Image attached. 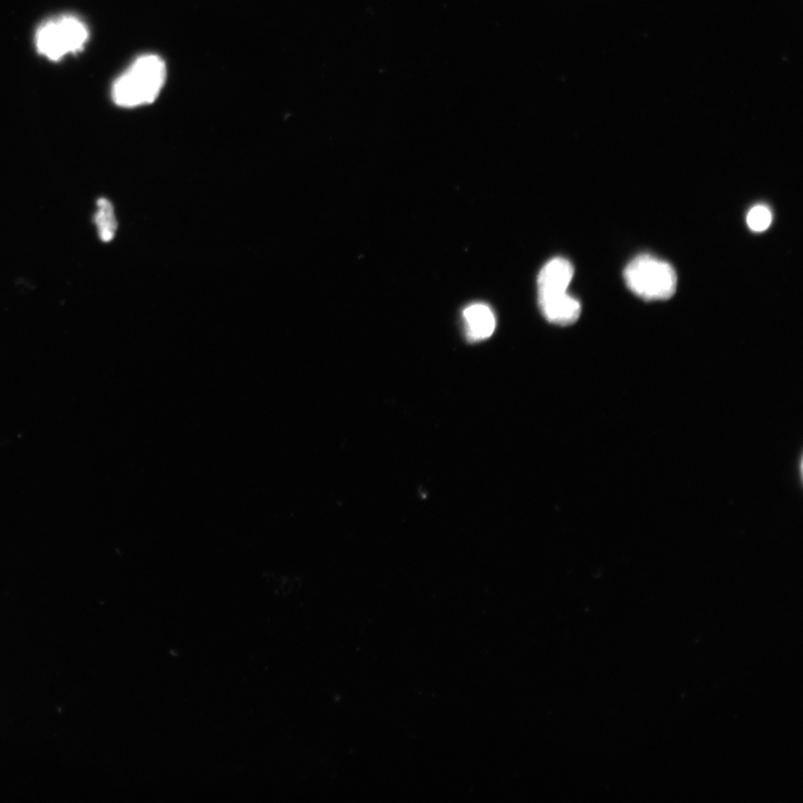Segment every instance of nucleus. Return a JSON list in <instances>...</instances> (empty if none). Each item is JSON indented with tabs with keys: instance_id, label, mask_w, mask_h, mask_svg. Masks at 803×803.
<instances>
[{
	"instance_id": "1",
	"label": "nucleus",
	"mask_w": 803,
	"mask_h": 803,
	"mask_svg": "<svg viewBox=\"0 0 803 803\" xmlns=\"http://www.w3.org/2000/svg\"><path fill=\"white\" fill-rule=\"evenodd\" d=\"M167 79V67L158 55L135 60L112 86V99L122 108H137L156 100Z\"/></svg>"
},
{
	"instance_id": "2",
	"label": "nucleus",
	"mask_w": 803,
	"mask_h": 803,
	"mask_svg": "<svg viewBox=\"0 0 803 803\" xmlns=\"http://www.w3.org/2000/svg\"><path fill=\"white\" fill-rule=\"evenodd\" d=\"M625 282L632 292L645 301H665L676 292L677 276L666 261L641 255L625 269Z\"/></svg>"
},
{
	"instance_id": "3",
	"label": "nucleus",
	"mask_w": 803,
	"mask_h": 803,
	"mask_svg": "<svg viewBox=\"0 0 803 803\" xmlns=\"http://www.w3.org/2000/svg\"><path fill=\"white\" fill-rule=\"evenodd\" d=\"M89 28L82 19L64 15L50 19L37 29V52L57 62L69 54L79 53L89 41Z\"/></svg>"
},
{
	"instance_id": "4",
	"label": "nucleus",
	"mask_w": 803,
	"mask_h": 803,
	"mask_svg": "<svg viewBox=\"0 0 803 803\" xmlns=\"http://www.w3.org/2000/svg\"><path fill=\"white\" fill-rule=\"evenodd\" d=\"M539 305L548 322L561 326L574 324L582 312V305L567 292L539 296Z\"/></svg>"
},
{
	"instance_id": "5",
	"label": "nucleus",
	"mask_w": 803,
	"mask_h": 803,
	"mask_svg": "<svg viewBox=\"0 0 803 803\" xmlns=\"http://www.w3.org/2000/svg\"><path fill=\"white\" fill-rule=\"evenodd\" d=\"M574 267L565 258L551 259L538 277L539 296H548L567 292L572 283Z\"/></svg>"
},
{
	"instance_id": "6",
	"label": "nucleus",
	"mask_w": 803,
	"mask_h": 803,
	"mask_svg": "<svg viewBox=\"0 0 803 803\" xmlns=\"http://www.w3.org/2000/svg\"><path fill=\"white\" fill-rule=\"evenodd\" d=\"M466 333L470 342L487 340L496 330V317L492 309L485 304H473L464 309Z\"/></svg>"
},
{
	"instance_id": "7",
	"label": "nucleus",
	"mask_w": 803,
	"mask_h": 803,
	"mask_svg": "<svg viewBox=\"0 0 803 803\" xmlns=\"http://www.w3.org/2000/svg\"><path fill=\"white\" fill-rule=\"evenodd\" d=\"M96 205L98 210L95 212L94 224L103 243H110L118 230V220L115 218L113 205L105 198L99 199Z\"/></svg>"
},
{
	"instance_id": "8",
	"label": "nucleus",
	"mask_w": 803,
	"mask_h": 803,
	"mask_svg": "<svg viewBox=\"0 0 803 803\" xmlns=\"http://www.w3.org/2000/svg\"><path fill=\"white\" fill-rule=\"evenodd\" d=\"M749 228L754 232L767 230L772 222L771 210L763 205L753 207L747 218Z\"/></svg>"
}]
</instances>
